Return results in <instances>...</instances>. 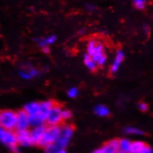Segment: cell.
<instances>
[{
	"label": "cell",
	"instance_id": "1",
	"mask_svg": "<svg viewBox=\"0 0 153 153\" xmlns=\"http://www.w3.org/2000/svg\"><path fill=\"white\" fill-rule=\"evenodd\" d=\"M17 114L13 110L0 111V126L4 130L14 131L16 128Z\"/></svg>",
	"mask_w": 153,
	"mask_h": 153
},
{
	"label": "cell",
	"instance_id": "2",
	"mask_svg": "<svg viewBox=\"0 0 153 153\" xmlns=\"http://www.w3.org/2000/svg\"><path fill=\"white\" fill-rule=\"evenodd\" d=\"M61 132V126H49L46 127L43 138L39 143L38 146L41 147H46L48 145L56 142L60 137Z\"/></svg>",
	"mask_w": 153,
	"mask_h": 153
},
{
	"label": "cell",
	"instance_id": "3",
	"mask_svg": "<svg viewBox=\"0 0 153 153\" xmlns=\"http://www.w3.org/2000/svg\"><path fill=\"white\" fill-rule=\"evenodd\" d=\"M0 141L8 146L14 153H20V149L17 145L16 132L14 131L2 129L0 132Z\"/></svg>",
	"mask_w": 153,
	"mask_h": 153
},
{
	"label": "cell",
	"instance_id": "4",
	"mask_svg": "<svg viewBox=\"0 0 153 153\" xmlns=\"http://www.w3.org/2000/svg\"><path fill=\"white\" fill-rule=\"evenodd\" d=\"M63 109L59 104H54L47 117L46 122L48 126H60L63 121L62 112Z\"/></svg>",
	"mask_w": 153,
	"mask_h": 153
},
{
	"label": "cell",
	"instance_id": "5",
	"mask_svg": "<svg viewBox=\"0 0 153 153\" xmlns=\"http://www.w3.org/2000/svg\"><path fill=\"white\" fill-rule=\"evenodd\" d=\"M74 134V127L71 125L61 126V132L60 137L56 140V144L61 149H64L69 143L71 137Z\"/></svg>",
	"mask_w": 153,
	"mask_h": 153
},
{
	"label": "cell",
	"instance_id": "6",
	"mask_svg": "<svg viewBox=\"0 0 153 153\" xmlns=\"http://www.w3.org/2000/svg\"><path fill=\"white\" fill-rule=\"evenodd\" d=\"M118 140L113 139L104 143L100 148L94 150L92 153H118Z\"/></svg>",
	"mask_w": 153,
	"mask_h": 153
},
{
	"label": "cell",
	"instance_id": "7",
	"mask_svg": "<svg viewBox=\"0 0 153 153\" xmlns=\"http://www.w3.org/2000/svg\"><path fill=\"white\" fill-rule=\"evenodd\" d=\"M46 126L43 124V125L37 126L35 127H33L31 129L30 132V135L31 138V140H32V144L33 145H38L40 140L43 138V135L46 131Z\"/></svg>",
	"mask_w": 153,
	"mask_h": 153
},
{
	"label": "cell",
	"instance_id": "8",
	"mask_svg": "<svg viewBox=\"0 0 153 153\" xmlns=\"http://www.w3.org/2000/svg\"><path fill=\"white\" fill-rule=\"evenodd\" d=\"M17 114V123H16V128L17 131L21 130H28L29 125L28 121V115L23 110H20Z\"/></svg>",
	"mask_w": 153,
	"mask_h": 153
},
{
	"label": "cell",
	"instance_id": "9",
	"mask_svg": "<svg viewBox=\"0 0 153 153\" xmlns=\"http://www.w3.org/2000/svg\"><path fill=\"white\" fill-rule=\"evenodd\" d=\"M17 145L22 146H31L32 144V140L30 135V132L28 130L17 131L16 132Z\"/></svg>",
	"mask_w": 153,
	"mask_h": 153
},
{
	"label": "cell",
	"instance_id": "10",
	"mask_svg": "<svg viewBox=\"0 0 153 153\" xmlns=\"http://www.w3.org/2000/svg\"><path fill=\"white\" fill-rule=\"evenodd\" d=\"M55 103L54 101L48 100V101H45L43 102L40 103V109H39L38 115L40 117L42 120L44 122H46V120L49 114L50 110L53 107Z\"/></svg>",
	"mask_w": 153,
	"mask_h": 153
},
{
	"label": "cell",
	"instance_id": "11",
	"mask_svg": "<svg viewBox=\"0 0 153 153\" xmlns=\"http://www.w3.org/2000/svg\"><path fill=\"white\" fill-rule=\"evenodd\" d=\"M124 53L121 50H118L116 53V56L112 63V67H111V73H115L119 69L120 66L122 64L123 61L124 60Z\"/></svg>",
	"mask_w": 153,
	"mask_h": 153
},
{
	"label": "cell",
	"instance_id": "12",
	"mask_svg": "<svg viewBox=\"0 0 153 153\" xmlns=\"http://www.w3.org/2000/svg\"><path fill=\"white\" fill-rule=\"evenodd\" d=\"M131 146H132V141L123 138V139L118 140V149L119 152L123 153H130Z\"/></svg>",
	"mask_w": 153,
	"mask_h": 153
},
{
	"label": "cell",
	"instance_id": "13",
	"mask_svg": "<svg viewBox=\"0 0 153 153\" xmlns=\"http://www.w3.org/2000/svg\"><path fill=\"white\" fill-rule=\"evenodd\" d=\"M39 109H40V103L31 102L26 104L23 110L28 114V115H32L38 114Z\"/></svg>",
	"mask_w": 153,
	"mask_h": 153
},
{
	"label": "cell",
	"instance_id": "14",
	"mask_svg": "<svg viewBox=\"0 0 153 153\" xmlns=\"http://www.w3.org/2000/svg\"><path fill=\"white\" fill-rule=\"evenodd\" d=\"M38 70L34 69V68H30L27 70H22L20 71V76L21 78L26 80H29V79H34V77L38 75Z\"/></svg>",
	"mask_w": 153,
	"mask_h": 153
},
{
	"label": "cell",
	"instance_id": "15",
	"mask_svg": "<svg viewBox=\"0 0 153 153\" xmlns=\"http://www.w3.org/2000/svg\"><path fill=\"white\" fill-rule=\"evenodd\" d=\"M104 55V46L102 43L100 42H98L97 43L96 47H95V49L94 51L93 54H92V58L97 62L101 56Z\"/></svg>",
	"mask_w": 153,
	"mask_h": 153
},
{
	"label": "cell",
	"instance_id": "16",
	"mask_svg": "<svg viewBox=\"0 0 153 153\" xmlns=\"http://www.w3.org/2000/svg\"><path fill=\"white\" fill-rule=\"evenodd\" d=\"M28 121H29V125L31 127H35V126H40L44 124V121L40 118L38 114L32 115H28Z\"/></svg>",
	"mask_w": 153,
	"mask_h": 153
},
{
	"label": "cell",
	"instance_id": "17",
	"mask_svg": "<svg viewBox=\"0 0 153 153\" xmlns=\"http://www.w3.org/2000/svg\"><path fill=\"white\" fill-rule=\"evenodd\" d=\"M84 63L91 71H96L98 69V66L97 65V62L92 59L91 56H88L87 54L84 56Z\"/></svg>",
	"mask_w": 153,
	"mask_h": 153
},
{
	"label": "cell",
	"instance_id": "18",
	"mask_svg": "<svg viewBox=\"0 0 153 153\" xmlns=\"http://www.w3.org/2000/svg\"><path fill=\"white\" fill-rule=\"evenodd\" d=\"M57 40L55 36H50L46 37V38L40 39L37 40V43H38L39 46L43 48V47H47L50 45H52L53 43L55 42Z\"/></svg>",
	"mask_w": 153,
	"mask_h": 153
},
{
	"label": "cell",
	"instance_id": "19",
	"mask_svg": "<svg viewBox=\"0 0 153 153\" xmlns=\"http://www.w3.org/2000/svg\"><path fill=\"white\" fill-rule=\"evenodd\" d=\"M146 144L142 141H134L132 142L131 146V153H140L144 149Z\"/></svg>",
	"mask_w": 153,
	"mask_h": 153
},
{
	"label": "cell",
	"instance_id": "20",
	"mask_svg": "<svg viewBox=\"0 0 153 153\" xmlns=\"http://www.w3.org/2000/svg\"><path fill=\"white\" fill-rule=\"evenodd\" d=\"M95 113L98 115L100 117H106L109 115V109L106 106L103 105V104H100L98 105L94 109Z\"/></svg>",
	"mask_w": 153,
	"mask_h": 153
},
{
	"label": "cell",
	"instance_id": "21",
	"mask_svg": "<svg viewBox=\"0 0 153 153\" xmlns=\"http://www.w3.org/2000/svg\"><path fill=\"white\" fill-rule=\"evenodd\" d=\"M98 41L95 39H90L88 41V44H87V55L91 56L93 54L94 51L95 49V47H96Z\"/></svg>",
	"mask_w": 153,
	"mask_h": 153
},
{
	"label": "cell",
	"instance_id": "22",
	"mask_svg": "<svg viewBox=\"0 0 153 153\" xmlns=\"http://www.w3.org/2000/svg\"><path fill=\"white\" fill-rule=\"evenodd\" d=\"M45 151H46V153H58L60 150H62L57 144L56 143H51V144L48 145V146L45 147Z\"/></svg>",
	"mask_w": 153,
	"mask_h": 153
},
{
	"label": "cell",
	"instance_id": "23",
	"mask_svg": "<svg viewBox=\"0 0 153 153\" xmlns=\"http://www.w3.org/2000/svg\"><path fill=\"white\" fill-rule=\"evenodd\" d=\"M125 132L130 135H143V132L140 130V129H138L136 127H132V126H128L126 127L124 129Z\"/></svg>",
	"mask_w": 153,
	"mask_h": 153
},
{
	"label": "cell",
	"instance_id": "24",
	"mask_svg": "<svg viewBox=\"0 0 153 153\" xmlns=\"http://www.w3.org/2000/svg\"><path fill=\"white\" fill-rule=\"evenodd\" d=\"M133 4L138 10H143L146 7V0H134Z\"/></svg>",
	"mask_w": 153,
	"mask_h": 153
},
{
	"label": "cell",
	"instance_id": "25",
	"mask_svg": "<svg viewBox=\"0 0 153 153\" xmlns=\"http://www.w3.org/2000/svg\"><path fill=\"white\" fill-rule=\"evenodd\" d=\"M78 93H79V91H78L77 88H76V87H71V89L68 90V96H69L70 98H75L77 96Z\"/></svg>",
	"mask_w": 153,
	"mask_h": 153
},
{
	"label": "cell",
	"instance_id": "26",
	"mask_svg": "<svg viewBox=\"0 0 153 153\" xmlns=\"http://www.w3.org/2000/svg\"><path fill=\"white\" fill-rule=\"evenodd\" d=\"M62 119L64 120H68L71 118L72 116V114H71V112L68 110H62Z\"/></svg>",
	"mask_w": 153,
	"mask_h": 153
},
{
	"label": "cell",
	"instance_id": "27",
	"mask_svg": "<svg viewBox=\"0 0 153 153\" xmlns=\"http://www.w3.org/2000/svg\"><path fill=\"white\" fill-rule=\"evenodd\" d=\"M106 60H107V57H106V56L104 54V56H101V57L100 58L98 61H97L96 62L97 65H98V66H99V67H103L104 65H105L106 62Z\"/></svg>",
	"mask_w": 153,
	"mask_h": 153
},
{
	"label": "cell",
	"instance_id": "28",
	"mask_svg": "<svg viewBox=\"0 0 153 153\" xmlns=\"http://www.w3.org/2000/svg\"><path fill=\"white\" fill-rule=\"evenodd\" d=\"M138 107L139 109H140V111L142 112H146L148 110V109H149V106H148V104L145 102H140V104H139Z\"/></svg>",
	"mask_w": 153,
	"mask_h": 153
},
{
	"label": "cell",
	"instance_id": "29",
	"mask_svg": "<svg viewBox=\"0 0 153 153\" xmlns=\"http://www.w3.org/2000/svg\"><path fill=\"white\" fill-rule=\"evenodd\" d=\"M140 153H152V149L150 146L146 145L144 147V149H143Z\"/></svg>",
	"mask_w": 153,
	"mask_h": 153
},
{
	"label": "cell",
	"instance_id": "30",
	"mask_svg": "<svg viewBox=\"0 0 153 153\" xmlns=\"http://www.w3.org/2000/svg\"><path fill=\"white\" fill-rule=\"evenodd\" d=\"M43 53H49L50 52V49H49V47L47 46V47H43Z\"/></svg>",
	"mask_w": 153,
	"mask_h": 153
},
{
	"label": "cell",
	"instance_id": "31",
	"mask_svg": "<svg viewBox=\"0 0 153 153\" xmlns=\"http://www.w3.org/2000/svg\"><path fill=\"white\" fill-rule=\"evenodd\" d=\"M58 153H67V152L65 149H62V150H60V152H58Z\"/></svg>",
	"mask_w": 153,
	"mask_h": 153
},
{
	"label": "cell",
	"instance_id": "32",
	"mask_svg": "<svg viewBox=\"0 0 153 153\" xmlns=\"http://www.w3.org/2000/svg\"><path fill=\"white\" fill-rule=\"evenodd\" d=\"M2 129H2V127H1V126H0V132H2Z\"/></svg>",
	"mask_w": 153,
	"mask_h": 153
},
{
	"label": "cell",
	"instance_id": "33",
	"mask_svg": "<svg viewBox=\"0 0 153 153\" xmlns=\"http://www.w3.org/2000/svg\"><path fill=\"white\" fill-rule=\"evenodd\" d=\"M118 153H123V152H118Z\"/></svg>",
	"mask_w": 153,
	"mask_h": 153
},
{
	"label": "cell",
	"instance_id": "34",
	"mask_svg": "<svg viewBox=\"0 0 153 153\" xmlns=\"http://www.w3.org/2000/svg\"><path fill=\"white\" fill-rule=\"evenodd\" d=\"M130 153H131V152H130Z\"/></svg>",
	"mask_w": 153,
	"mask_h": 153
}]
</instances>
